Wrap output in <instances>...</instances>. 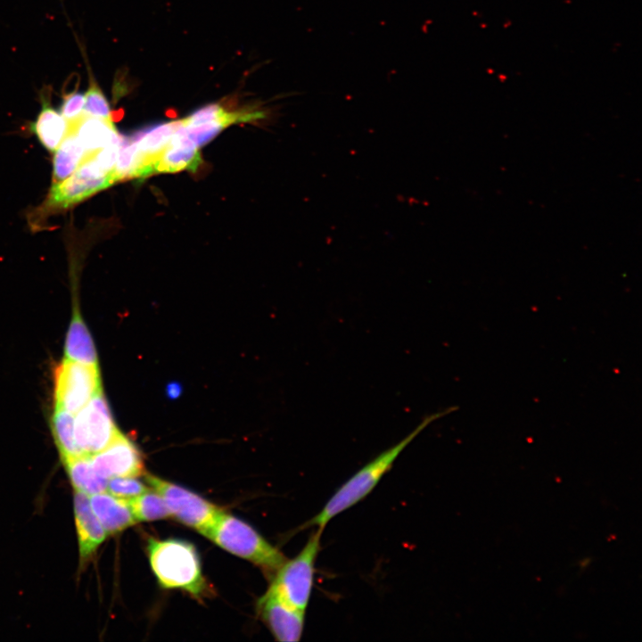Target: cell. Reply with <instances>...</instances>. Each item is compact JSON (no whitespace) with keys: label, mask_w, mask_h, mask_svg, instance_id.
I'll return each mask as SVG.
<instances>
[{"label":"cell","mask_w":642,"mask_h":642,"mask_svg":"<svg viewBox=\"0 0 642 642\" xmlns=\"http://www.w3.org/2000/svg\"><path fill=\"white\" fill-rule=\"evenodd\" d=\"M454 410H456V407H450L432 413L424 418L404 439L380 453L350 477L328 499L321 511L307 521L302 528L316 527L324 530L325 525L333 517L364 499L374 489L383 476L391 468L404 449L409 445L417 435L432 422L449 415Z\"/></svg>","instance_id":"obj_1"},{"label":"cell","mask_w":642,"mask_h":642,"mask_svg":"<svg viewBox=\"0 0 642 642\" xmlns=\"http://www.w3.org/2000/svg\"><path fill=\"white\" fill-rule=\"evenodd\" d=\"M147 552L151 568L160 587L180 588L198 600L212 594L193 544L176 539L150 538Z\"/></svg>","instance_id":"obj_2"},{"label":"cell","mask_w":642,"mask_h":642,"mask_svg":"<svg viewBox=\"0 0 642 642\" xmlns=\"http://www.w3.org/2000/svg\"><path fill=\"white\" fill-rule=\"evenodd\" d=\"M201 534L221 548L256 564L271 578L287 560L251 525L224 510Z\"/></svg>","instance_id":"obj_3"},{"label":"cell","mask_w":642,"mask_h":642,"mask_svg":"<svg viewBox=\"0 0 642 642\" xmlns=\"http://www.w3.org/2000/svg\"><path fill=\"white\" fill-rule=\"evenodd\" d=\"M322 529L317 528L300 552L286 560L272 577L271 587L291 606L303 611L309 605L314 586L315 566L321 549Z\"/></svg>","instance_id":"obj_4"},{"label":"cell","mask_w":642,"mask_h":642,"mask_svg":"<svg viewBox=\"0 0 642 642\" xmlns=\"http://www.w3.org/2000/svg\"><path fill=\"white\" fill-rule=\"evenodd\" d=\"M144 478L161 496L170 514L199 532L206 529L223 510L198 494L156 475L145 473Z\"/></svg>","instance_id":"obj_5"},{"label":"cell","mask_w":642,"mask_h":642,"mask_svg":"<svg viewBox=\"0 0 642 642\" xmlns=\"http://www.w3.org/2000/svg\"><path fill=\"white\" fill-rule=\"evenodd\" d=\"M98 366L65 359L54 372L55 407L78 412L99 391Z\"/></svg>","instance_id":"obj_6"},{"label":"cell","mask_w":642,"mask_h":642,"mask_svg":"<svg viewBox=\"0 0 642 642\" xmlns=\"http://www.w3.org/2000/svg\"><path fill=\"white\" fill-rule=\"evenodd\" d=\"M120 432L100 390L79 411L75 420V439L82 455L105 449Z\"/></svg>","instance_id":"obj_7"},{"label":"cell","mask_w":642,"mask_h":642,"mask_svg":"<svg viewBox=\"0 0 642 642\" xmlns=\"http://www.w3.org/2000/svg\"><path fill=\"white\" fill-rule=\"evenodd\" d=\"M94 153L86 154L67 178L53 184L48 199L50 205L67 208L116 183L113 174L105 172L99 166Z\"/></svg>","instance_id":"obj_8"},{"label":"cell","mask_w":642,"mask_h":642,"mask_svg":"<svg viewBox=\"0 0 642 642\" xmlns=\"http://www.w3.org/2000/svg\"><path fill=\"white\" fill-rule=\"evenodd\" d=\"M257 611L276 640L296 642L300 639L305 612L288 605L271 587L259 599Z\"/></svg>","instance_id":"obj_9"},{"label":"cell","mask_w":642,"mask_h":642,"mask_svg":"<svg viewBox=\"0 0 642 642\" xmlns=\"http://www.w3.org/2000/svg\"><path fill=\"white\" fill-rule=\"evenodd\" d=\"M95 470L103 478L133 476L144 473L139 449L121 432L103 450L90 456Z\"/></svg>","instance_id":"obj_10"},{"label":"cell","mask_w":642,"mask_h":642,"mask_svg":"<svg viewBox=\"0 0 642 642\" xmlns=\"http://www.w3.org/2000/svg\"><path fill=\"white\" fill-rule=\"evenodd\" d=\"M74 515L83 564L93 556L107 533L91 508L89 496L80 491L74 493Z\"/></svg>","instance_id":"obj_11"},{"label":"cell","mask_w":642,"mask_h":642,"mask_svg":"<svg viewBox=\"0 0 642 642\" xmlns=\"http://www.w3.org/2000/svg\"><path fill=\"white\" fill-rule=\"evenodd\" d=\"M89 501L107 535L117 534L136 523L127 499L103 491L89 496Z\"/></svg>","instance_id":"obj_12"},{"label":"cell","mask_w":642,"mask_h":642,"mask_svg":"<svg viewBox=\"0 0 642 642\" xmlns=\"http://www.w3.org/2000/svg\"><path fill=\"white\" fill-rule=\"evenodd\" d=\"M179 128L158 158L155 173L195 171L199 168L202 161L199 148L185 136Z\"/></svg>","instance_id":"obj_13"},{"label":"cell","mask_w":642,"mask_h":642,"mask_svg":"<svg viewBox=\"0 0 642 642\" xmlns=\"http://www.w3.org/2000/svg\"><path fill=\"white\" fill-rule=\"evenodd\" d=\"M69 129L76 134L86 153H94L103 147L118 143L119 134L111 119H102L82 114L68 122Z\"/></svg>","instance_id":"obj_14"},{"label":"cell","mask_w":642,"mask_h":642,"mask_svg":"<svg viewBox=\"0 0 642 642\" xmlns=\"http://www.w3.org/2000/svg\"><path fill=\"white\" fill-rule=\"evenodd\" d=\"M41 100L42 109L33 123L32 130L46 150L54 152L65 137L69 125L62 115L51 106L44 95Z\"/></svg>","instance_id":"obj_15"},{"label":"cell","mask_w":642,"mask_h":642,"mask_svg":"<svg viewBox=\"0 0 642 642\" xmlns=\"http://www.w3.org/2000/svg\"><path fill=\"white\" fill-rule=\"evenodd\" d=\"M66 359L85 365L98 366L97 354L91 334L79 313L73 314L65 341Z\"/></svg>","instance_id":"obj_16"},{"label":"cell","mask_w":642,"mask_h":642,"mask_svg":"<svg viewBox=\"0 0 642 642\" xmlns=\"http://www.w3.org/2000/svg\"><path fill=\"white\" fill-rule=\"evenodd\" d=\"M62 463L75 491L91 496L106 490L108 479L95 470L90 456L80 455Z\"/></svg>","instance_id":"obj_17"},{"label":"cell","mask_w":642,"mask_h":642,"mask_svg":"<svg viewBox=\"0 0 642 642\" xmlns=\"http://www.w3.org/2000/svg\"><path fill=\"white\" fill-rule=\"evenodd\" d=\"M86 152L73 130L68 132L55 150L54 156V183H58L70 176L79 166Z\"/></svg>","instance_id":"obj_18"},{"label":"cell","mask_w":642,"mask_h":642,"mask_svg":"<svg viewBox=\"0 0 642 642\" xmlns=\"http://www.w3.org/2000/svg\"><path fill=\"white\" fill-rule=\"evenodd\" d=\"M51 426L62 462L82 455L75 439V419L72 413L55 407Z\"/></svg>","instance_id":"obj_19"},{"label":"cell","mask_w":642,"mask_h":642,"mask_svg":"<svg viewBox=\"0 0 642 642\" xmlns=\"http://www.w3.org/2000/svg\"><path fill=\"white\" fill-rule=\"evenodd\" d=\"M128 501L136 522L157 521L171 515L163 498L155 490H147Z\"/></svg>","instance_id":"obj_20"},{"label":"cell","mask_w":642,"mask_h":642,"mask_svg":"<svg viewBox=\"0 0 642 642\" xmlns=\"http://www.w3.org/2000/svg\"><path fill=\"white\" fill-rule=\"evenodd\" d=\"M138 166V152L136 142L129 135H119L118 153L114 167V178L120 181L134 178Z\"/></svg>","instance_id":"obj_21"},{"label":"cell","mask_w":642,"mask_h":642,"mask_svg":"<svg viewBox=\"0 0 642 642\" xmlns=\"http://www.w3.org/2000/svg\"><path fill=\"white\" fill-rule=\"evenodd\" d=\"M83 114L102 119H111L109 103L94 79L90 76L89 86L85 95Z\"/></svg>","instance_id":"obj_22"},{"label":"cell","mask_w":642,"mask_h":642,"mask_svg":"<svg viewBox=\"0 0 642 642\" xmlns=\"http://www.w3.org/2000/svg\"><path fill=\"white\" fill-rule=\"evenodd\" d=\"M147 490L148 488L141 481L133 476L110 478L106 489L110 494L127 500L144 493Z\"/></svg>","instance_id":"obj_23"},{"label":"cell","mask_w":642,"mask_h":642,"mask_svg":"<svg viewBox=\"0 0 642 642\" xmlns=\"http://www.w3.org/2000/svg\"><path fill=\"white\" fill-rule=\"evenodd\" d=\"M85 96L78 91H72L63 95L60 113L71 122L83 114Z\"/></svg>","instance_id":"obj_24"},{"label":"cell","mask_w":642,"mask_h":642,"mask_svg":"<svg viewBox=\"0 0 642 642\" xmlns=\"http://www.w3.org/2000/svg\"><path fill=\"white\" fill-rule=\"evenodd\" d=\"M166 392L169 399H177L182 392V387L177 383H171L167 386Z\"/></svg>","instance_id":"obj_25"},{"label":"cell","mask_w":642,"mask_h":642,"mask_svg":"<svg viewBox=\"0 0 642 642\" xmlns=\"http://www.w3.org/2000/svg\"><path fill=\"white\" fill-rule=\"evenodd\" d=\"M588 560V559L586 558L585 560H583L582 562H580V565L581 566L582 569L586 568L587 565L589 564V561L587 562Z\"/></svg>","instance_id":"obj_26"}]
</instances>
